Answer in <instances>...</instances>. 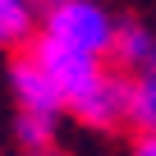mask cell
Here are the masks:
<instances>
[{
    "label": "cell",
    "instance_id": "cell-8",
    "mask_svg": "<svg viewBox=\"0 0 156 156\" xmlns=\"http://www.w3.org/2000/svg\"><path fill=\"white\" fill-rule=\"evenodd\" d=\"M133 156H156V133H142L133 142Z\"/></svg>",
    "mask_w": 156,
    "mask_h": 156
},
{
    "label": "cell",
    "instance_id": "cell-6",
    "mask_svg": "<svg viewBox=\"0 0 156 156\" xmlns=\"http://www.w3.org/2000/svg\"><path fill=\"white\" fill-rule=\"evenodd\" d=\"M14 138H19L23 156H51V151H55V138H60V119L19 115V119H14Z\"/></svg>",
    "mask_w": 156,
    "mask_h": 156
},
{
    "label": "cell",
    "instance_id": "cell-4",
    "mask_svg": "<svg viewBox=\"0 0 156 156\" xmlns=\"http://www.w3.org/2000/svg\"><path fill=\"white\" fill-rule=\"evenodd\" d=\"M124 119L142 133H156V64L124 78Z\"/></svg>",
    "mask_w": 156,
    "mask_h": 156
},
{
    "label": "cell",
    "instance_id": "cell-5",
    "mask_svg": "<svg viewBox=\"0 0 156 156\" xmlns=\"http://www.w3.org/2000/svg\"><path fill=\"white\" fill-rule=\"evenodd\" d=\"M110 60L142 73L156 64V37L142 28V23H115V41H110Z\"/></svg>",
    "mask_w": 156,
    "mask_h": 156
},
{
    "label": "cell",
    "instance_id": "cell-1",
    "mask_svg": "<svg viewBox=\"0 0 156 156\" xmlns=\"http://www.w3.org/2000/svg\"><path fill=\"white\" fill-rule=\"evenodd\" d=\"M32 64L46 73V83L55 87L60 106L87 129H115L124 119V78L106 73L101 60L64 51L46 37H37L32 46Z\"/></svg>",
    "mask_w": 156,
    "mask_h": 156
},
{
    "label": "cell",
    "instance_id": "cell-3",
    "mask_svg": "<svg viewBox=\"0 0 156 156\" xmlns=\"http://www.w3.org/2000/svg\"><path fill=\"white\" fill-rule=\"evenodd\" d=\"M9 87H14L19 115H46V119H60V115H64L55 87L46 83V73L32 64V55H19V60L9 64Z\"/></svg>",
    "mask_w": 156,
    "mask_h": 156
},
{
    "label": "cell",
    "instance_id": "cell-2",
    "mask_svg": "<svg viewBox=\"0 0 156 156\" xmlns=\"http://www.w3.org/2000/svg\"><path fill=\"white\" fill-rule=\"evenodd\" d=\"M41 37L64 51L106 60L115 41V14L101 0H55L51 9H41Z\"/></svg>",
    "mask_w": 156,
    "mask_h": 156
},
{
    "label": "cell",
    "instance_id": "cell-7",
    "mask_svg": "<svg viewBox=\"0 0 156 156\" xmlns=\"http://www.w3.org/2000/svg\"><path fill=\"white\" fill-rule=\"evenodd\" d=\"M32 28H37L32 0H0V46H23V41H32Z\"/></svg>",
    "mask_w": 156,
    "mask_h": 156
}]
</instances>
